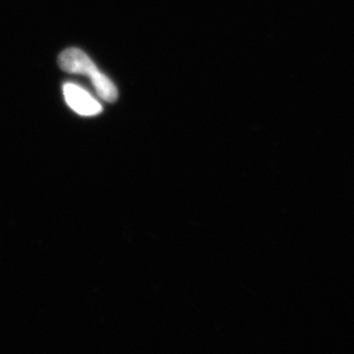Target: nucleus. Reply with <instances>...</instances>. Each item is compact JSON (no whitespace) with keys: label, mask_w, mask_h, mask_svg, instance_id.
<instances>
[{"label":"nucleus","mask_w":354,"mask_h":354,"mask_svg":"<svg viewBox=\"0 0 354 354\" xmlns=\"http://www.w3.org/2000/svg\"><path fill=\"white\" fill-rule=\"evenodd\" d=\"M59 66L62 71L71 74L88 76L99 97L105 102H114L118 99V90L114 83L99 72L90 57L82 50L76 48L65 50L59 57Z\"/></svg>","instance_id":"1"},{"label":"nucleus","mask_w":354,"mask_h":354,"mask_svg":"<svg viewBox=\"0 0 354 354\" xmlns=\"http://www.w3.org/2000/svg\"><path fill=\"white\" fill-rule=\"evenodd\" d=\"M62 90L67 105L80 115L93 116L102 112V105L86 90L77 84L65 83Z\"/></svg>","instance_id":"2"}]
</instances>
